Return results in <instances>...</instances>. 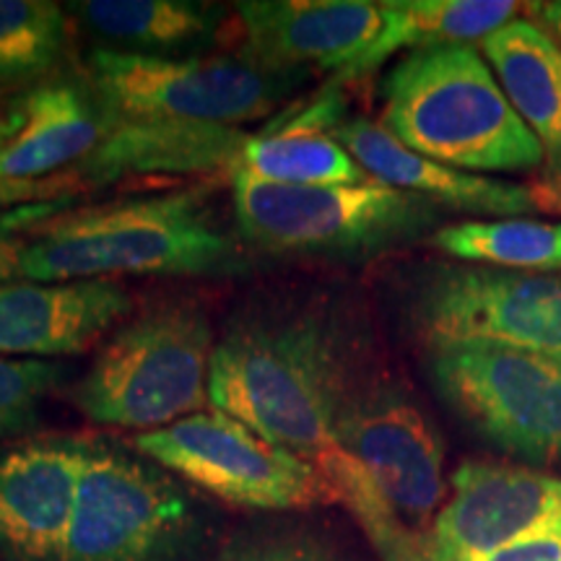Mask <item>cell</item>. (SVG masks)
I'll list each match as a JSON object with an SVG mask.
<instances>
[{
    "mask_svg": "<svg viewBox=\"0 0 561 561\" xmlns=\"http://www.w3.org/2000/svg\"><path fill=\"white\" fill-rule=\"evenodd\" d=\"M208 198V185H191L62 210L32 234L19 280L227 273L240 250L214 224Z\"/></svg>",
    "mask_w": 561,
    "mask_h": 561,
    "instance_id": "obj_2",
    "label": "cell"
},
{
    "mask_svg": "<svg viewBox=\"0 0 561 561\" xmlns=\"http://www.w3.org/2000/svg\"><path fill=\"white\" fill-rule=\"evenodd\" d=\"M515 0H390L382 3L385 30L380 39L339 79H356L382 66L401 50H426L439 45H471L517 19Z\"/></svg>",
    "mask_w": 561,
    "mask_h": 561,
    "instance_id": "obj_19",
    "label": "cell"
},
{
    "mask_svg": "<svg viewBox=\"0 0 561 561\" xmlns=\"http://www.w3.org/2000/svg\"><path fill=\"white\" fill-rule=\"evenodd\" d=\"M198 517L157 462L87 445V462L60 561H180Z\"/></svg>",
    "mask_w": 561,
    "mask_h": 561,
    "instance_id": "obj_8",
    "label": "cell"
},
{
    "mask_svg": "<svg viewBox=\"0 0 561 561\" xmlns=\"http://www.w3.org/2000/svg\"><path fill=\"white\" fill-rule=\"evenodd\" d=\"M481 55L543 157L561 172V42L530 19H515L481 39Z\"/></svg>",
    "mask_w": 561,
    "mask_h": 561,
    "instance_id": "obj_18",
    "label": "cell"
},
{
    "mask_svg": "<svg viewBox=\"0 0 561 561\" xmlns=\"http://www.w3.org/2000/svg\"><path fill=\"white\" fill-rule=\"evenodd\" d=\"M432 244L471 265L502 271H561V224L530 219L460 221L434 231Z\"/></svg>",
    "mask_w": 561,
    "mask_h": 561,
    "instance_id": "obj_21",
    "label": "cell"
},
{
    "mask_svg": "<svg viewBox=\"0 0 561 561\" xmlns=\"http://www.w3.org/2000/svg\"><path fill=\"white\" fill-rule=\"evenodd\" d=\"M214 331L195 305L153 307L117 328L70 401L91 424L157 432L206 411Z\"/></svg>",
    "mask_w": 561,
    "mask_h": 561,
    "instance_id": "obj_4",
    "label": "cell"
},
{
    "mask_svg": "<svg viewBox=\"0 0 561 561\" xmlns=\"http://www.w3.org/2000/svg\"><path fill=\"white\" fill-rule=\"evenodd\" d=\"M528 9L533 16L543 21V30L551 32L553 37L561 42V0H551V3H530Z\"/></svg>",
    "mask_w": 561,
    "mask_h": 561,
    "instance_id": "obj_27",
    "label": "cell"
},
{
    "mask_svg": "<svg viewBox=\"0 0 561 561\" xmlns=\"http://www.w3.org/2000/svg\"><path fill=\"white\" fill-rule=\"evenodd\" d=\"M87 445L26 442L0 455V551L13 561H60Z\"/></svg>",
    "mask_w": 561,
    "mask_h": 561,
    "instance_id": "obj_16",
    "label": "cell"
},
{
    "mask_svg": "<svg viewBox=\"0 0 561 561\" xmlns=\"http://www.w3.org/2000/svg\"><path fill=\"white\" fill-rule=\"evenodd\" d=\"M107 136L87 87L42 81L0 94V208L68 201L81 167Z\"/></svg>",
    "mask_w": 561,
    "mask_h": 561,
    "instance_id": "obj_11",
    "label": "cell"
},
{
    "mask_svg": "<svg viewBox=\"0 0 561 561\" xmlns=\"http://www.w3.org/2000/svg\"><path fill=\"white\" fill-rule=\"evenodd\" d=\"M561 523V481L528 468L466 460L453 496L421 538L430 561H481Z\"/></svg>",
    "mask_w": 561,
    "mask_h": 561,
    "instance_id": "obj_13",
    "label": "cell"
},
{
    "mask_svg": "<svg viewBox=\"0 0 561 561\" xmlns=\"http://www.w3.org/2000/svg\"><path fill=\"white\" fill-rule=\"evenodd\" d=\"M68 16L50 0H0V89L34 87L68 50Z\"/></svg>",
    "mask_w": 561,
    "mask_h": 561,
    "instance_id": "obj_22",
    "label": "cell"
},
{
    "mask_svg": "<svg viewBox=\"0 0 561 561\" xmlns=\"http://www.w3.org/2000/svg\"><path fill=\"white\" fill-rule=\"evenodd\" d=\"M244 53L257 66L343 73L380 39L382 3L369 0H244L237 3Z\"/></svg>",
    "mask_w": 561,
    "mask_h": 561,
    "instance_id": "obj_14",
    "label": "cell"
},
{
    "mask_svg": "<svg viewBox=\"0 0 561 561\" xmlns=\"http://www.w3.org/2000/svg\"><path fill=\"white\" fill-rule=\"evenodd\" d=\"M481 561H561V523L523 538Z\"/></svg>",
    "mask_w": 561,
    "mask_h": 561,
    "instance_id": "obj_26",
    "label": "cell"
},
{
    "mask_svg": "<svg viewBox=\"0 0 561 561\" xmlns=\"http://www.w3.org/2000/svg\"><path fill=\"white\" fill-rule=\"evenodd\" d=\"M430 375L445 403L504 453L561 462V359L504 346L430 348Z\"/></svg>",
    "mask_w": 561,
    "mask_h": 561,
    "instance_id": "obj_9",
    "label": "cell"
},
{
    "mask_svg": "<svg viewBox=\"0 0 561 561\" xmlns=\"http://www.w3.org/2000/svg\"><path fill=\"white\" fill-rule=\"evenodd\" d=\"M346 371L333 335L318 320L248 322L216 343L210 409L242 421L280 450L297 455L339 489L343 507L364 525L377 551L409 541L364 468L339 439Z\"/></svg>",
    "mask_w": 561,
    "mask_h": 561,
    "instance_id": "obj_1",
    "label": "cell"
},
{
    "mask_svg": "<svg viewBox=\"0 0 561 561\" xmlns=\"http://www.w3.org/2000/svg\"><path fill=\"white\" fill-rule=\"evenodd\" d=\"M89 30L136 53L167 55L214 34L219 13L187 0H89L73 5Z\"/></svg>",
    "mask_w": 561,
    "mask_h": 561,
    "instance_id": "obj_20",
    "label": "cell"
},
{
    "mask_svg": "<svg viewBox=\"0 0 561 561\" xmlns=\"http://www.w3.org/2000/svg\"><path fill=\"white\" fill-rule=\"evenodd\" d=\"M70 206H73V198L0 208V284L19 280L21 255L30 248L34 231Z\"/></svg>",
    "mask_w": 561,
    "mask_h": 561,
    "instance_id": "obj_24",
    "label": "cell"
},
{
    "mask_svg": "<svg viewBox=\"0 0 561 561\" xmlns=\"http://www.w3.org/2000/svg\"><path fill=\"white\" fill-rule=\"evenodd\" d=\"M339 439L398 525L424 538L445 496V450L419 405L396 385L348 392Z\"/></svg>",
    "mask_w": 561,
    "mask_h": 561,
    "instance_id": "obj_12",
    "label": "cell"
},
{
    "mask_svg": "<svg viewBox=\"0 0 561 561\" xmlns=\"http://www.w3.org/2000/svg\"><path fill=\"white\" fill-rule=\"evenodd\" d=\"M68 369L42 359L0 356V439L34 430L42 403L60 388Z\"/></svg>",
    "mask_w": 561,
    "mask_h": 561,
    "instance_id": "obj_23",
    "label": "cell"
},
{
    "mask_svg": "<svg viewBox=\"0 0 561 561\" xmlns=\"http://www.w3.org/2000/svg\"><path fill=\"white\" fill-rule=\"evenodd\" d=\"M219 561H333V557L301 538H257L227 551Z\"/></svg>",
    "mask_w": 561,
    "mask_h": 561,
    "instance_id": "obj_25",
    "label": "cell"
},
{
    "mask_svg": "<svg viewBox=\"0 0 561 561\" xmlns=\"http://www.w3.org/2000/svg\"><path fill=\"white\" fill-rule=\"evenodd\" d=\"M133 447L237 507L280 512L343 504L339 489L318 468L216 409L136 434Z\"/></svg>",
    "mask_w": 561,
    "mask_h": 561,
    "instance_id": "obj_7",
    "label": "cell"
},
{
    "mask_svg": "<svg viewBox=\"0 0 561 561\" xmlns=\"http://www.w3.org/2000/svg\"><path fill=\"white\" fill-rule=\"evenodd\" d=\"M385 561H430L424 549H421V538H409L401 546L385 553Z\"/></svg>",
    "mask_w": 561,
    "mask_h": 561,
    "instance_id": "obj_28",
    "label": "cell"
},
{
    "mask_svg": "<svg viewBox=\"0 0 561 561\" xmlns=\"http://www.w3.org/2000/svg\"><path fill=\"white\" fill-rule=\"evenodd\" d=\"M291 73L257 66L248 55L178 58L161 53L94 50L87 89L110 125L263 121L291 87Z\"/></svg>",
    "mask_w": 561,
    "mask_h": 561,
    "instance_id": "obj_6",
    "label": "cell"
},
{
    "mask_svg": "<svg viewBox=\"0 0 561 561\" xmlns=\"http://www.w3.org/2000/svg\"><path fill=\"white\" fill-rule=\"evenodd\" d=\"M237 229L273 255L356 257L424 234L437 206L380 180L356 185H276L231 180Z\"/></svg>",
    "mask_w": 561,
    "mask_h": 561,
    "instance_id": "obj_5",
    "label": "cell"
},
{
    "mask_svg": "<svg viewBox=\"0 0 561 561\" xmlns=\"http://www.w3.org/2000/svg\"><path fill=\"white\" fill-rule=\"evenodd\" d=\"M130 312L128 289L107 278L0 284V356L47 362L83 354Z\"/></svg>",
    "mask_w": 561,
    "mask_h": 561,
    "instance_id": "obj_15",
    "label": "cell"
},
{
    "mask_svg": "<svg viewBox=\"0 0 561 561\" xmlns=\"http://www.w3.org/2000/svg\"><path fill=\"white\" fill-rule=\"evenodd\" d=\"M333 136L371 180L419 195L434 206L483 216H517L541 203L538 193L525 185L489 180L419 157L398 144L380 123L364 117L343 121Z\"/></svg>",
    "mask_w": 561,
    "mask_h": 561,
    "instance_id": "obj_17",
    "label": "cell"
},
{
    "mask_svg": "<svg viewBox=\"0 0 561 561\" xmlns=\"http://www.w3.org/2000/svg\"><path fill=\"white\" fill-rule=\"evenodd\" d=\"M382 128L398 144L462 172H520L543 149L473 45L416 50L385 79Z\"/></svg>",
    "mask_w": 561,
    "mask_h": 561,
    "instance_id": "obj_3",
    "label": "cell"
},
{
    "mask_svg": "<svg viewBox=\"0 0 561 561\" xmlns=\"http://www.w3.org/2000/svg\"><path fill=\"white\" fill-rule=\"evenodd\" d=\"M411 322L430 348L483 343L561 359V276L439 265L413 294Z\"/></svg>",
    "mask_w": 561,
    "mask_h": 561,
    "instance_id": "obj_10",
    "label": "cell"
}]
</instances>
